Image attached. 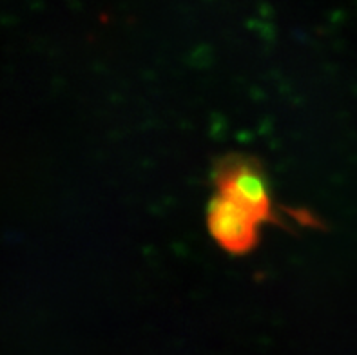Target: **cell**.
I'll return each instance as SVG.
<instances>
[{
    "mask_svg": "<svg viewBox=\"0 0 357 355\" xmlns=\"http://www.w3.org/2000/svg\"><path fill=\"white\" fill-rule=\"evenodd\" d=\"M208 230L211 236L231 254H245L252 250L258 241L261 221L236 205L229 198L218 194L208 205Z\"/></svg>",
    "mask_w": 357,
    "mask_h": 355,
    "instance_id": "obj_2",
    "label": "cell"
},
{
    "mask_svg": "<svg viewBox=\"0 0 357 355\" xmlns=\"http://www.w3.org/2000/svg\"><path fill=\"white\" fill-rule=\"evenodd\" d=\"M216 181L220 189L218 194L250 212L256 220L261 223L276 220L267 180L254 163L245 162L241 158L225 162L218 171Z\"/></svg>",
    "mask_w": 357,
    "mask_h": 355,
    "instance_id": "obj_1",
    "label": "cell"
}]
</instances>
